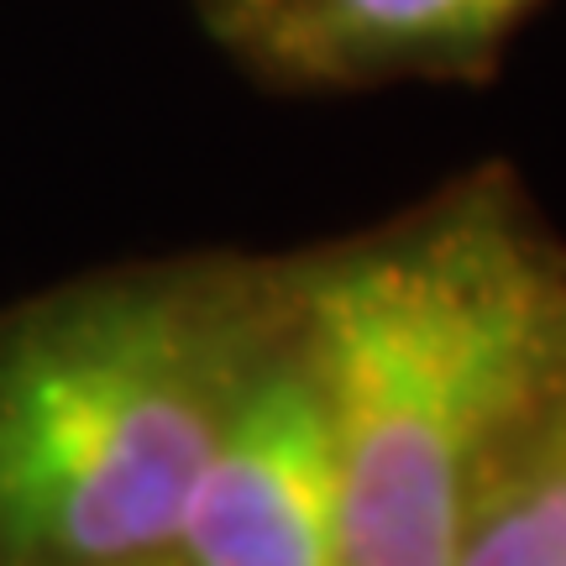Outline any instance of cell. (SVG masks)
<instances>
[{
    "label": "cell",
    "mask_w": 566,
    "mask_h": 566,
    "mask_svg": "<svg viewBox=\"0 0 566 566\" xmlns=\"http://www.w3.org/2000/svg\"><path fill=\"white\" fill-rule=\"evenodd\" d=\"M342 467V566H451L566 405V242L483 168L289 263Z\"/></svg>",
    "instance_id": "obj_1"
},
{
    "label": "cell",
    "mask_w": 566,
    "mask_h": 566,
    "mask_svg": "<svg viewBox=\"0 0 566 566\" xmlns=\"http://www.w3.org/2000/svg\"><path fill=\"white\" fill-rule=\"evenodd\" d=\"M283 268L147 263L0 315V566L174 562Z\"/></svg>",
    "instance_id": "obj_2"
},
{
    "label": "cell",
    "mask_w": 566,
    "mask_h": 566,
    "mask_svg": "<svg viewBox=\"0 0 566 566\" xmlns=\"http://www.w3.org/2000/svg\"><path fill=\"white\" fill-rule=\"evenodd\" d=\"M174 556L184 566H342V467L289 268Z\"/></svg>",
    "instance_id": "obj_3"
},
{
    "label": "cell",
    "mask_w": 566,
    "mask_h": 566,
    "mask_svg": "<svg viewBox=\"0 0 566 566\" xmlns=\"http://www.w3.org/2000/svg\"><path fill=\"white\" fill-rule=\"evenodd\" d=\"M541 0H237L226 32L289 84L462 74Z\"/></svg>",
    "instance_id": "obj_4"
},
{
    "label": "cell",
    "mask_w": 566,
    "mask_h": 566,
    "mask_svg": "<svg viewBox=\"0 0 566 566\" xmlns=\"http://www.w3.org/2000/svg\"><path fill=\"white\" fill-rule=\"evenodd\" d=\"M451 566H566V405L493 478Z\"/></svg>",
    "instance_id": "obj_5"
},
{
    "label": "cell",
    "mask_w": 566,
    "mask_h": 566,
    "mask_svg": "<svg viewBox=\"0 0 566 566\" xmlns=\"http://www.w3.org/2000/svg\"><path fill=\"white\" fill-rule=\"evenodd\" d=\"M231 6H237V0H216V11H221V17H226V11H231Z\"/></svg>",
    "instance_id": "obj_6"
},
{
    "label": "cell",
    "mask_w": 566,
    "mask_h": 566,
    "mask_svg": "<svg viewBox=\"0 0 566 566\" xmlns=\"http://www.w3.org/2000/svg\"><path fill=\"white\" fill-rule=\"evenodd\" d=\"M153 566H184V562H179V556H174V562H153Z\"/></svg>",
    "instance_id": "obj_7"
}]
</instances>
